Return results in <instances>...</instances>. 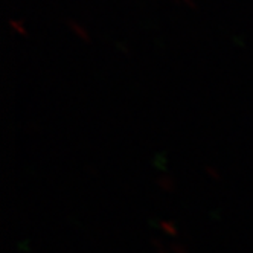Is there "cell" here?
Instances as JSON below:
<instances>
[{"label":"cell","mask_w":253,"mask_h":253,"mask_svg":"<svg viewBox=\"0 0 253 253\" xmlns=\"http://www.w3.org/2000/svg\"><path fill=\"white\" fill-rule=\"evenodd\" d=\"M183 2L188 5V6H191V8H194L195 5H194V2H192V0H183Z\"/></svg>","instance_id":"cell-3"},{"label":"cell","mask_w":253,"mask_h":253,"mask_svg":"<svg viewBox=\"0 0 253 253\" xmlns=\"http://www.w3.org/2000/svg\"><path fill=\"white\" fill-rule=\"evenodd\" d=\"M8 23H9V26H12L17 32H20V34H25V29L22 28V25L19 23V22H15V20H12V19H9L8 20Z\"/></svg>","instance_id":"cell-2"},{"label":"cell","mask_w":253,"mask_h":253,"mask_svg":"<svg viewBox=\"0 0 253 253\" xmlns=\"http://www.w3.org/2000/svg\"><path fill=\"white\" fill-rule=\"evenodd\" d=\"M66 23H67V25H69L72 29H74V31H75V32L80 35L81 39H84V40H87V39H88L87 32H85V31H84V29H83V28H81L78 23H77V22H74V20H69V19H67V20H66Z\"/></svg>","instance_id":"cell-1"}]
</instances>
